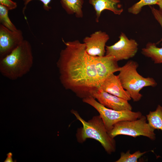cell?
Masks as SVG:
<instances>
[{
	"label": "cell",
	"instance_id": "7",
	"mask_svg": "<svg viewBox=\"0 0 162 162\" xmlns=\"http://www.w3.org/2000/svg\"><path fill=\"white\" fill-rule=\"evenodd\" d=\"M119 40L111 46H106L105 55L113 57L118 62L133 57L138 50V44L135 40L129 39L124 33H121Z\"/></svg>",
	"mask_w": 162,
	"mask_h": 162
},
{
	"label": "cell",
	"instance_id": "8",
	"mask_svg": "<svg viewBox=\"0 0 162 162\" xmlns=\"http://www.w3.org/2000/svg\"><path fill=\"white\" fill-rule=\"evenodd\" d=\"M22 32L11 30L0 25V59L6 56L24 40Z\"/></svg>",
	"mask_w": 162,
	"mask_h": 162
},
{
	"label": "cell",
	"instance_id": "9",
	"mask_svg": "<svg viewBox=\"0 0 162 162\" xmlns=\"http://www.w3.org/2000/svg\"><path fill=\"white\" fill-rule=\"evenodd\" d=\"M110 37L105 32L99 30L85 37L83 43L86 53L92 56H102L106 53V44Z\"/></svg>",
	"mask_w": 162,
	"mask_h": 162
},
{
	"label": "cell",
	"instance_id": "16",
	"mask_svg": "<svg viewBox=\"0 0 162 162\" xmlns=\"http://www.w3.org/2000/svg\"><path fill=\"white\" fill-rule=\"evenodd\" d=\"M147 121L154 130H162V106L158 105L156 109L146 115Z\"/></svg>",
	"mask_w": 162,
	"mask_h": 162
},
{
	"label": "cell",
	"instance_id": "1",
	"mask_svg": "<svg viewBox=\"0 0 162 162\" xmlns=\"http://www.w3.org/2000/svg\"><path fill=\"white\" fill-rule=\"evenodd\" d=\"M62 41L57 66L61 84L82 99L92 97L100 88L93 56L88 54L83 43L78 40Z\"/></svg>",
	"mask_w": 162,
	"mask_h": 162
},
{
	"label": "cell",
	"instance_id": "19",
	"mask_svg": "<svg viewBox=\"0 0 162 162\" xmlns=\"http://www.w3.org/2000/svg\"><path fill=\"white\" fill-rule=\"evenodd\" d=\"M160 0H140L129 8L128 11L134 15L139 14L143 7L145 6H152L157 4Z\"/></svg>",
	"mask_w": 162,
	"mask_h": 162
},
{
	"label": "cell",
	"instance_id": "11",
	"mask_svg": "<svg viewBox=\"0 0 162 162\" xmlns=\"http://www.w3.org/2000/svg\"><path fill=\"white\" fill-rule=\"evenodd\" d=\"M92 97L108 108L118 111L132 110V107L128 100L109 94L100 88L94 92Z\"/></svg>",
	"mask_w": 162,
	"mask_h": 162
},
{
	"label": "cell",
	"instance_id": "13",
	"mask_svg": "<svg viewBox=\"0 0 162 162\" xmlns=\"http://www.w3.org/2000/svg\"><path fill=\"white\" fill-rule=\"evenodd\" d=\"M89 3L93 7L95 12V21L98 22L102 12L108 10L114 14L120 15L123 9L120 0H88Z\"/></svg>",
	"mask_w": 162,
	"mask_h": 162
},
{
	"label": "cell",
	"instance_id": "15",
	"mask_svg": "<svg viewBox=\"0 0 162 162\" xmlns=\"http://www.w3.org/2000/svg\"><path fill=\"white\" fill-rule=\"evenodd\" d=\"M162 46H157L156 43L149 42L142 49L141 53L145 56L151 58L154 64H162Z\"/></svg>",
	"mask_w": 162,
	"mask_h": 162
},
{
	"label": "cell",
	"instance_id": "23",
	"mask_svg": "<svg viewBox=\"0 0 162 162\" xmlns=\"http://www.w3.org/2000/svg\"><path fill=\"white\" fill-rule=\"evenodd\" d=\"M7 158L4 162H14L12 159L13 154L11 152H9L7 154Z\"/></svg>",
	"mask_w": 162,
	"mask_h": 162
},
{
	"label": "cell",
	"instance_id": "5",
	"mask_svg": "<svg viewBox=\"0 0 162 162\" xmlns=\"http://www.w3.org/2000/svg\"><path fill=\"white\" fill-rule=\"evenodd\" d=\"M154 130L147 122L146 117L142 115L136 120L117 123L108 133L111 137L114 138L118 135H127L134 137L142 136L154 140L156 139Z\"/></svg>",
	"mask_w": 162,
	"mask_h": 162
},
{
	"label": "cell",
	"instance_id": "2",
	"mask_svg": "<svg viewBox=\"0 0 162 162\" xmlns=\"http://www.w3.org/2000/svg\"><path fill=\"white\" fill-rule=\"evenodd\" d=\"M33 60L31 44L24 40L10 53L0 59V72L9 79L16 80L30 71Z\"/></svg>",
	"mask_w": 162,
	"mask_h": 162
},
{
	"label": "cell",
	"instance_id": "22",
	"mask_svg": "<svg viewBox=\"0 0 162 162\" xmlns=\"http://www.w3.org/2000/svg\"><path fill=\"white\" fill-rule=\"evenodd\" d=\"M0 4L5 6L9 10L14 9L17 7V3L12 0H0Z\"/></svg>",
	"mask_w": 162,
	"mask_h": 162
},
{
	"label": "cell",
	"instance_id": "18",
	"mask_svg": "<svg viewBox=\"0 0 162 162\" xmlns=\"http://www.w3.org/2000/svg\"><path fill=\"white\" fill-rule=\"evenodd\" d=\"M147 152L145 151L141 152L140 151H136L131 154L130 150L126 152L121 153L120 158L116 162H137L138 159Z\"/></svg>",
	"mask_w": 162,
	"mask_h": 162
},
{
	"label": "cell",
	"instance_id": "12",
	"mask_svg": "<svg viewBox=\"0 0 162 162\" xmlns=\"http://www.w3.org/2000/svg\"><path fill=\"white\" fill-rule=\"evenodd\" d=\"M99 88L113 95L130 100L128 92L123 88L118 75L112 74L104 81Z\"/></svg>",
	"mask_w": 162,
	"mask_h": 162
},
{
	"label": "cell",
	"instance_id": "6",
	"mask_svg": "<svg viewBox=\"0 0 162 162\" xmlns=\"http://www.w3.org/2000/svg\"><path fill=\"white\" fill-rule=\"evenodd\" d=\"M82 100L83 102L91 106L98 111L108 132L118 122L136 120L142 115L140 111H118L108 108L101 104L92 96L83 99Z\"/></svg>",
	"mask_w": 162,
	"mask_h": 162
},
{
	"label": "cell",
	"instance_id": "4",
	"mask_svg": "<svg viewBox=\"0 0 162 162\" xmlns=\"http://www.w3.org/2000/svg\"><path fill=\"white\" fill-rule=\"evenodd\" d=\"M138 63L133 60L128 61L119 68L118 75L124 88L127 91L134 101H139L142 95L140 92L143 88L154 87L157 83L152 78L144 77L137 71Z\"/></svg>",
	"mask_w": 162,
	"mask_h": 162
},
{
	"label": "cell",
	"instance_id": "24",
	"mask_svg": "<svg viewBox=\"0 0 162 162\" xmlns=\"http://www.w3.org/2000/svg\"><path fill=\"white\" fill-rule=\"evenodd\" d=\"M157 5H158L159 7V11L162 14V0H160Z\"/></svg>",
	"mask_w": 162,
	"mask_h": 162
},
{
	"label": "cell",
	"instance_id": "10",
	"mask_svg": "<svg viewBox=\"0 0 162 162\" xmlns=\"http://www.w3.org/2000/svg\"><path fill=\"white\" fill-rule=\"evenodd\" d=\"M100 88L110 74L118 71V61L113 57L93 56Z\"/></svg>",
	"mask_w": 162,
	"mask_h": 162
},
{
	"label": "cell",
	"instance_id": "21",
	"mask_svg": "<svg viewBox=\"0 0 162 162\" xmlns=\"http://www.w3.org/2000/svg\"><path fill=\"white\" fill-rule=\"evenodd\" d=\"M34 0H23L24 2V6L22 9V13L24 15L25 10L27 5L32 1ZM40 1L43 4V7L44 10L49 11L51 9V8L49 6V4L52 0H38Z\"/></svg>",
	"mask_w": 162,
	"mask_h": 162
},
{
	"label": "cell",
	"instance_id": "17",
	"mask_svg": "<svg viewBox=\"0 0 162 162\" xmlns=\"http://www.w3.org/2000/svg\"><path fill=\"white\" fill-rule=\"evenodd\" d=\"M9 10L5 6L0 4V22L1 24L13 31L18 30L10 20L8 15Z\"/></svg>",
	"mask_w": 162,
	"mask_h": 162
},
{
	"label": "cell",
	"instance_id": "14",
	"mask_svg": "<svg viewBox=\"0 0 162 162\" xmlns=\"http://www.w3.org/2000/svg\"><path fill=\"white\" fill-rule=\"evenodd\" d=\"M62 7L68 14H74L77 18L83 16L82 7L84 0H60Z\"/></svg>",
	"mask_w": 162,
	"mask_h": 162
},
{
	"label": "cell",
	"instance_id": "3",
	"mask_svg": "<svg viewBox=\"0 0 162 162\" xmlns=\"http://www.w3.org/2000/svg\"><path fill=\"white\" fill-rule=\"evenodd\" d=\"M71 112L82 125V127L78 129L76 134L79 142L82 143L88 138L92 139L99 142L108 154H111L115 152L116 141L109 135L100 115L94 116L86 121L76 111L72 110Z\"/></svg>",
	"mask_w": 162,
	"mask_h": 162
},
{
	"label": "cell",
	"instance_id": "20",
	"mask_svg": "<svg viewBox=\"0 0 162 162\" xmlns=\"http://www.w3.org/2000/svg\"><path fill=\"white\" fill-rule=\"evenodd\" d=\"M152 13L153 14L154 18L157 21L160 26L162 29V14L158 10L155 8L154 7L152 6H149ZM162 42V37L161 39L156 44L157 45Z\"/></svg>",
	"mask_w": 162,
	"mask_h": 162
}]
</instances>
